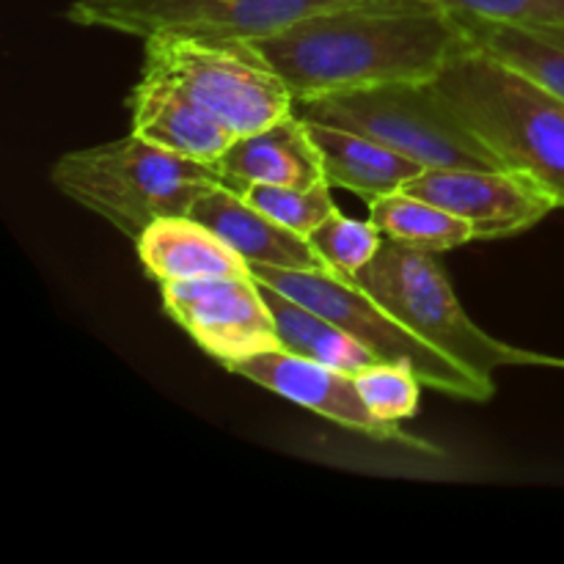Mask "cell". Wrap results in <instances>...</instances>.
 <instances>
[{
    "label": "cell",
    "instance_id": "11",
    "mask_svg": "<svg viewBox=\"0 0 564 564\" xmlns=\"http://www.w3.org/2000/svg\"><path fill=\"white\" fill-rule=\"evenodd\" d=\"M231 375L251 380L350 433L367 435L372 441H389V444H411L413 449H424V444L413 435L402 433L397 422H386L364 400L356 383V375L341 369L325 367V364L308 361V358L292 356L286 350H264L231 364Z\"/></svg>",
    "mask_w": 564,
    "mask_h": 564
},
{
    "label": "cell",
    "instance_id": "10",
    "mask_svg": "<svg viewBox=\"0 0 564 564\" xmlns=\"http://www.w3.org/2000/svg\"><path fill=\"white\" fill-rule=\"evenodd\" d=\"M402 191L468 220L474 240L521 235L556 209L538 182L510 169H424Z\"/></svg>",
    "mask_w": 564,
    "mask_h": 564
},
{
    "label": "cell",
    "instance_id": "8",
    "mask_svg": "<svg viewBox=\"0 0 564 564\" xmlns=\"http://www.w3.org/2000/svg\"><path fill=\"white\" fill-rule=\"evenodd\" d=\"M372 0H75L66 20L127 36L253 39L273 36L306 17Z\"/></svg>",
    "mask_w": 564,
    "mask_h": 564
},
{
    "label": "cell",
    "instance_id": "6",
    "mask_svg": "<svg viewBox=\"0 0 564 564\" xmlns=\"http://www.w3.org/2000/svg\"><path fill=\"white\" fill-rule=\"evenodd\" d=\"M251 275L262 286H270L339 325L378 361L411 367L427 389L468 402H488L496 394L494 383L479 380L477 375L413 334L350 275L334 270L270 268V264H251Z\"/></svg>",
    "mask_w": 564,
    "mask_h": 564
},
{
    "label": "cell",
    "instance_id": "9",
    "mask_svg": "<svg viewBox=\"0 0 564 564\" xmlns=\"http://www.w3.org/2000/svg\"><path fill=\"white\" fill-rule=\"evenodd\" d=\"M163 308L207 356L224 367L281 350L273 312L253 275L160 284Z\"/></svg>",
    "mask_w": 564,
    "mask_h": 564
},
{
    "label": "cell",
    "instance_id": "17",
    "mask_svg": "<svg viewBox=\"0 0 564 564\" xmlns=\"http://www.w3.org/2000/svg\"><path fill=\"white\" fill-rule=\"evenodd\" d=\"M262 295L268 301L270 312H273L281 350L308 358V361L325 364V367L341 369L347 375H358L372 367V364H378V358L361 341L352 339L347 330L325 319L323 314L312 312L303 303L292 301V297L281 295L270 286H262Z\"/></svg>",
    "mask_w": 564,
    "mask_h": 564
},
{
    "label": "cell",
    "instance_id": "16",
    "mask_svg": "<svg viewBox=\"0 0 564 564\" xmlns=\"http://www.w3.org/2000/svg\"><path fill=\"white\" fill-rule=\"evenodd\" d=\"M306 121V119H303ZM319 154H323L325 182L330 187L352 191L364 202L402 191L411 180L424 171L422 163L405 158L397 149L361 135V132L341 130L334 124L306 121Z\"/></svg>",
    "mask_w": 564,
    "mask_h": 564
},
{
    "label": "cell",
    "instance_id": "7",
    "mask_svg": "<svg viewBox=\"0 0 564 564\" xmlns=\"http://www.w3.org/2000/svg\"><path fill=\"white\" fill-rule=\"evenodd\" d=\"M143 66L169 75L237 135L295 113V94L246 39H147Z\"/></svg>",
    "mask_w": 564,
    "mask_h": 564
},
{
    "label": "cell",
    "instance_id": "14",
    "mask_svg": "<svg viewBox=\"0 0 564 564\" xmlns=\"http://www.w3.org/2000/svg\"><path fill=\"white\" fill-rule=\"evenodd\" d=\"M191 218L209 226L220 240L229 242L248 264H270L286 270H330L312 240L286 229L248 204L240 193L215 185L191 207Z\"/></svg>",
    "mask_w": 564,
    "mask_h": 564
},
{
    "label": "cell",
    "instance_id": "4",
    "mask_svg": "<svg viewBox=\"0 0 564 564\" xmlns=\"http://www.w3.org/2000/svg\"><path fill=\"white\" fill-rule=\"evenodd\" d=\"M358 286L369 292L380 306L389 308L413 334L449 356L485 383H494L499 367H564V361L540 352L521 350L516 345L485 334L457 301L444 268L430 251L386 240L378 257L352 275Z\"/></svg>",
    "mask_w": 564,
    "mask_h": 564
},
{
    "label": "cell",
    "instance_id": "15",
    "mask_svg": "<svg viewBox=\"0 0 564 564\" xmlns=\"http://www.w3.org/2000/svg\"><path fill=\"white\" fill-rule=\"evenodd\" d=\"M143 270L158 284L196 279H240L251 264L191 215L160 218L135 240Z\"/></svg>",
    "mask_w": 564,
    "mask_h": 564
},
{
    "label": "cell",
    "instance_id": "21",
    "mask_svg": "<svg viewBox=\"0 0 564 564\" xmlns=\"http://www.w3.org/2000/svg\"><path fill=\"white\" fill-rule=\"evenodd\" d=\"M248 204L262 209L273 220L284 224L286 229L308 237L317 226H323L330 215H336L330 185L314 187H284V185H251L246 191Z\"/></svg>",
    "mask_w": 564,
    "mask_h": 564
},
{
    "label": "cell",
    "instance_id": "3",
    "mask_svg": "<svg viewBox=\"0 0 564 564\" xmlns=\"http://www.w3.org/2000/svg\"><path fill=\"white\" fill-rule=\"evenodd\" d=\"M50 182L135 242L154 220L191 213L209 187L220 185V174L215 163L182 158L130 132L61 154Z\"/></svg>",
    "mask_w": 564,
    "mask_h": 564
},
{
    "label": "cell",
    "instance_id": "5",
    "mask_svg": "<svg viewBox=\"0 0 564 564\" xmlns=\"http://www.w3.org/2000/svg\"><path fill=\"white\" fill-rule=\"evenodd\" d=\"M306 121L361 132L424 169H507L505 160L441 97L435 83H386L295 102Z\"/></svg>",
    "mask_w": 564,
    "mask_h": 564
},
{
    "label": "cell",
    "instance_id": "13",
    "mask_svg": "<svg viewBox=\"0 0 564 564\" xmlns=\"http://www.w3.org/2000/svg\"><path fill=\"white\" fill-rule=\"evenodd\" d=\"M220 185L246 196L251 185L314 187L325 182L323 154L308 124L297 113L284 116L259 132L240 135L215 163Z\"/></svg>",
    "mask_w": 564,
    "mask_h": 564
},
{
    "label": "cell",
    "instance_id": "22",
    "mask_svg": "<svg viewBox=\"0 0 564 564\" xmlns=\"http://www.w3.org/2000/svg\"><path fill=\"white\" fill-rule=\"evenodd\" d=\"M356 383L361 389L367 405L386 422H405L419 413L422 402V380L411 367L402 364L378 361L356 375Z\"/></svg>",
    "mask_w": 564,
    "mask_h": 564
},
{
    "label": "cell",
    "instance_id": "23",
    "mask_svg": "<svg viewBox=\"0 0 564 564\" xmlns=\"http://www.w3.org/2000/svg\"><path fill=\"white\" fill-rule=\"evenodd\" d=\"M457 20L564 25V0H430Z\"/></svg>",
    "mask_w": 564,
    "mask_h": 564
},
{
    "label": "cell",
    "instance_id": "19",
    "mask_svg": "<svg viewBox=\"0 0 564 564\" xmlns=\"http://www.w3.org/2000/svg\"><path fill=\"white\" fill-rule=\"evenodd\" d=\"M369 220L383 231L386 240L419 251L438 253L474 242V229L468 220L405 191H394L369 202Z\"/></svg>",
    "mask_w": 564,
    "mask_h": 564
},
{
    "label": "cell",
    "instance_id": "2",
    "mask_svg": "<svg viewBox=\"0 0 564 564\" xmlns=\"http://www.w3.org/2000/svg\"><path fill=\"white\" fill-rule=\"evenodd\" d=\"M433 83L507 169L564 207V97L477 47L452 58Z\"/></svg>",
    "mask_w": 564,
    "mask_h": 564
},
{
    "label": "cell",
    "instance_id": "1",
    "mask_svg": "<svg viewBox=\"0 0 564 564\" xmlns=\"http://www.w3.org/2000/svg\"><path fill=\"white\" fill-rule=\"evenodd\" d=\"M253 47L295 102L386 83H430L474 47L466 25L430 0H372L306 17Z\"/></svg>",
    "mask_w": 564,
    "mask_h": 564
},
{
    "label": "cell",
    "instance_id": "20",
    "mask_svg": "<svg viewBox=\"0 0 564 564\" xmlns=\"http://www.w3.org/2000/svg\"><path fill=\"white\" fill-rule=\"evenodd\" d=\"M312 246L317 248L319 257L325 259L334 273L341 275H356L358 270L367 268L378 251L383 248L386 237L372 220H352L345 218L341 213L330 215L323 226L308 235Z\"/></svg>",
    "mask_w": 564,
    "mask_h": 564
},
{
    "label": "cell",
    "instance_id": "18",
    "mask_svg": "<svg viewBox=\"0 0 564 564\" xmlns=\"http://www.w3.org/2000/svg\"><path fill=\"white\" fill-rule=\"evenodd\" d=\"M474 47L564 97V25L460 20Z\"/></svg>",
    "mask_w": 564,
    "mask_h": 564
},
{
    "label": "cell",
    "instance_id": "12",
    "mask_svg": "<svg viewBox=\"0 0 564 564\" xmlns=\"http://www.w3.org/2000/svg\"><path fill=\"white\" fill-rule=\"evenodd\" d=\"M127 105L132 113L130 132L182 158L218 163L240 138L187 88L149 66H143L141 80L130 91Z\"/></svg>",
    "mask_w": 564,
    "mask_h": 564
}]
</instances>
